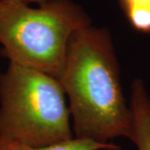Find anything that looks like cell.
Returning a JSON list of instances; mask_svg holds the SVG:
<instances>
[{"label": "cell", "mask_w": 150, "mask_h": 150, "mask_svg": "<svg viewBox=\"0 0 150 150\" xmlns=\"http://www.w3.org/2000/svg\"><path fill=\"white\" fill-rule=\"evenodd\" d=\"M58 80L69 98L75 138L102 144L117 137L130 139L132 114L107 29L88 26L71 36Z\"/></svg>", "instance_id": "1"}, {"label": "cell", "mask_w": 150, "mask_h": 150, "mask_svg": "<svg viewBox=\"0 0 150 150\" xmlns=\"http://www.w3.org/2000/svg\"><path fill=\"white\" fill-rule=\"evenodd\" d=\"M89 24L83 10L69 0H48L37 8L0 0V53L9 63L58 79L70 38Z\"/></svg>", "instance_id": "2"}, {"label": "cell", "mask_w": 150, "mask_h": 150, "mask_svg": "<svg viewBox=\"0 0 150 150\" xmlns=\"http://www.w3.org/2000/svg\"><path fill=\"white\" fill-rule=\"evenodd\" d=\"M64 95L57 79L9 63L0 76V137L33 147L72 139Z\"/></svg>", "instance_id": "3"}, {"label": "cell", "mask_w": 150, "mask_h": 150, "mask_svg": "<svg viewBox=\"0 0 150 150\" xmlns=\"http://www.w3.org/2000/svg\"><path fill=\"white\" fill-rule=\"evenodd\" d=\"M129 108L133 123L130 140L138 150H150V98L140 79L132 84Z\"/></svg>", "instance_id": "4"}, {"label": "cell", "mask_w": 150, "mask_h": 150, "mask_svg": "<svg viewBox=\"0 0 150 150\" xmlns=\"http://www.w3.org/2000/svg\"><path fill=\"white\" fill-rule=\"evenodd\" d=\"M117 145L107 143L102 144L88 139L73 138L59 144L33 147L19 142L6 139L0 137V150H118Z\"/></svg>", "instance_id": "5"}, {"label": "cell", "mask_w": 150, "mask_h": 150, "mask_svg": "<svg viewBox=\"0 0 150 150\" xmlns=\"http://www.w3.org/2000/svg\"><path fill=\"white\" fill-rule=\"evenodd\" d=\"M129 25L135 31L150 35V0H118Z\"/></svg>", "instance_id": "6"}, {"label": "cell", "mask_w": 150, "mask_h": 150, "mask_svg": "<svg viewBox=\"0 0 150 150\" xmlns=\"http://www.w3.org/2000/svg\"><path fill=\"white\" fill-rule=\"evenodd\" d=\"M17 2H20V3H23V4H33V3H35V4H38V5L39 4H43L44 2H46V1H48V0H15Z\"/></svg>", "instance_id": "7"}]
</instances>
